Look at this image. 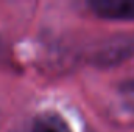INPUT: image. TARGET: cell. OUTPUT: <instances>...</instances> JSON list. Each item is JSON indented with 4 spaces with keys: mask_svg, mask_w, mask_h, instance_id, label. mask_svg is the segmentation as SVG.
<instances>
[{
    "mask_svg": "<svg viewBox=\"0 0 134 132\" xmlns=\"http://www.w3.org/2000/svg\"><path fill=\"white\" fill-rule=\"evenodd\" d=\"M33 132H72L69 124L58 113L45 112L41 113L33 124Z\"/></svg>",
    "mask_w": 134,
    "mask_h": 132,
    "instance_id": "2",
    "label": "cell"
},
{
    "mask_svg": "<svg viewBox=\"0 0 134 132\" xmlns=\"http://www.w3.org/2000/svg\"><path fill=\"white\" fill-rule=\"evenodd\" d=\"M128 89H130V90H134V81H131V82L128 84Z\"/></svg>",
    "mask_w": 134,
    "mask_h": 132,
    "instance_id": "3",
    "label": "cell"
},
{
    "mask_svg": "<svg viewBox=\"0 0 134 132\" xmlns=\"http://www.w3.org/2000/svg\"><path fill=\"white\" fill-rule=\"evenodd\" d=\"M91 6L106 19H134V0H95Z\"/></svg>",
    "mask_w": 134,
    "mask_h": 132,
    "instance_id": "1",
    "label": "cell"
}]
</instances>
